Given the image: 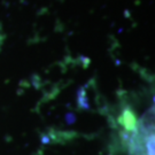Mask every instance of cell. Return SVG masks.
I'll return each mask as SVG.
<instances>
[{
    "label": "cell",
    "mask_w": 155,
    "mask_h": 155,
    "mask_svg": "<svg viewBox=\"0 0 155 155\" xmlns=\"http://www.w3.org/2000/svg\"><path fill=\"white\" fill-rule=\"evenodd\" d=\"M130 155H154V107L145 113L129 139Z\"/></svg>",
    "instance_id": "1"
},
{
    "label": "cell",
    "mask_w": 155,
    "mask_h": 155,
    "mask_svg": "<svg viewBox=\"0 0 155 155\" xmlns=\"http://www.w3.org/2000/svg\"><path fill=\"white\" fill-rule=\"evenodd\" d=\"M120 122H121V124L127 129V131L132 132V131L136 130L138 121H137V118H136V116H134V114H133L132 111L130 110V109H125V110L123 111L121 118H120Z\"/></svg>",
    "instance_id": "2"
}]
</instances>
